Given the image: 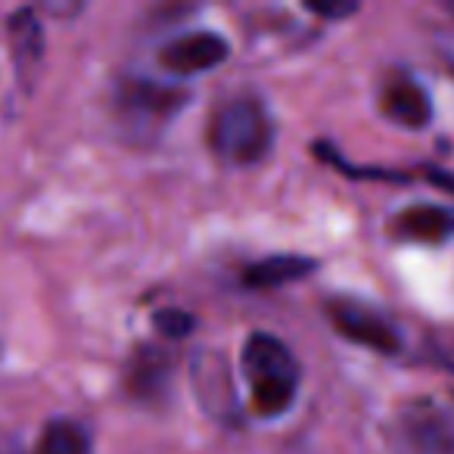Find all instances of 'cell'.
<instances>
[{"label": "cell", "mask_w": 454, "mask_h": 454, "mask_svg": "<svg viewBox=\"0 0 454 454\" xmlns=\"http://www.w3.org/2000/svg\"><path fill=\"white\" fill-rule=\"evenodd\" d=\"M240 371L249 386L253 411L259 417L271 420L293 408L302 371L286 342H280L271 333H253L243 342Z\"/></svg>", "instance_id": "cell-1"}, {"label": "cell", "mask_w": 454, "mask_h": 454, "mask_svg": "<svg viewBox=\"0 0 454 454\" xmlns=\"http://www.w3.org/2000/svg\"><path fill=\"white\" fill-rule=\"evenodd\" d=\"M208 146L227 165H255L274 146V121L265 103L237 97L215 109L208 121Z\"/></svg>", "instance_id": "cell-2"}, {"label": "cell", "mask_w": 454, "mask_h": 454, "mask_svg": "<svg viewBox=\"0 0 454 454\" xmlns=\"http://www.w3.org/2000/svg\"><path fill=\"white\" fill-rule=\"evenodd\" d=\"M395 445L402 454H454V423L439 404L411 402L395 420Z\"/></svg>", "instance_id": "cell-3"}, {"label": "cell", "mask_w": 454, "mask_h": 454, "mask_svg": "<svg viewBox=\"0 0 454 454\" xmlns=\"http://www.w3.org/2000/svg\"><path fill=\"white\" fill-rule=\"evenodd\" d=\"M327 317L336 333H342L348 342L367 346L371 352L395 355L398 348H402L398 330L392 327L380 311L367 309V305H361V302H352V299H330Z\"/></svg>", "instance_id": "cell-4"}, {"label": "cell", "mask_w": 454, "mask_h": 454, "mask_svg": "<svg viewBox=\"0 0 454 454\" xmlns=\"http://www.w3.org/2000/svg\"><path fill=\"white\" fill-rule=\"evenodd\" d=\"M231 57V44L215 32H190L159 51V66L171 75H200L218 69Z\"/></svg>", "instance_id": "cell-5"}, {"label": "cell", "mask_w": 454, "mask_h": 454, "mask_svg": "<svg viewBox=\"0 0 454 454\" xmlns=\"http://www.w3.org/2000/svg\"><path fill=\"white\" fill-rule=\"evenodd\" d=\"M190 377H193V389L200 395V404L215 417H231L237 411V395L231 386V371L227 361L218 352H200L190 364Z\"/></svg>", "instance_id": "cell-6"}, {"label": "cell", "mask_w": 454, "mask_h": 454, "mask_svg": "<svg viewBox=\"0 0 454 454\" xmlns=\"http://www.w3.org/2000/svg\"><path fill=\"white\" fill-rule=\"evenodd\" d=\"M119 103L134 119L165 121L181 106H187V94L177 88H168V84L150 82V78H131V82L121 84Z\"/></svg>", "instance_id": "cell-7"}, {"label": "cell", "mask_w": 454, "mask_h": 454, "mask_svg": "<svg viewBox=\"0 0 454 454\" xmlns=\"http://www.w3.org/2000/svg\"><path fill=\"white\" fill-rule=\"evenodd\" d=\"M380 109L389 121L402 128H427V121L433 119V106L429 97L420 84L411 75H395L386 82L383 94H380Z\"/></svg>", "instance_id": "cell-8"}, {"label": "cell", "mask_w": 454, "mask_h": 454, "mask_svg": "<svg viewBox=\"0 0 454 454\" xmlns=\"http://www.w3.org/2000/svg\"><path fill=\"white\" fill-rule=\"evenodd\" d=\"M7 38H10V59L16 66L20 82L26 88L32 84L35 72H38L41 59H44V28H41L35 10H16L7 22Z\"/></svg>", "instance_id": "cell-9"}, {"label": "cell", "mask_w": 454, "mask_h": 454, "mask_svg": "<svg viewBox=\"0 0 454 454\" xmlns=\"http://www.w3.org/2000/svg\"><path fill=\"white\" fill-rule=\"evenodd\" d=\"M392 231L402 240L445 243L448 237H454V212L445 206H411L402 215H395Z\"/></svg>", "instance_id": "cell-10"}, {"label": "cell", "mask_w": 454, "mask_h": 454, "mask_svg": "<svg viewBox=\"0 0 454 454\" xmlns=\"http://www.w3.org/2000/svg\"><path fill=\"white\" fill-rule=\"evenodd\" d=\"M315 268H317V262L305 259V255H271V259H262V262H255V265H249L243 280H247V286L271 290V286L296 284V280L309 278Z\"/></svg>", "instance_id": "cell-11"}, {"label": "cell", "mask_w": 454, "mask_h": 454, "mask_svg": "<svg viewBox=\"0 0 454 454\" xmlns=\"http://www.w3.org/2000/svg\"><path fill=\"white\" fill-rule=\"evenodd\" d=\"M35 454H90V433L78 420H51Z\"/></svg>", "instance_id": "cell-12"}, {"label": "cell", "mask_w": 454, "mask_h": 454, "mask_svg": "<svg viewBox=\"0 0 454 454\" xmlns=\"http://www.w3.org/2000/svg\"><path fill=\"white\" fill-rule=\"evenodd\" d=\"M168 380V367H165L162 355H140L137 361H134L131 367V389L134 392H156L159 383H165Z\"/></svg>", "instance_id": "cell-13"}, {"label": "cell", "mask_w": 454, "mask_h": 454, "mask_svg": "<svg viewBox=\"0 0 454 454\" xmlns=\"http://www.w3.org/2000/svg\"><path fill=\"white\" fill-rule=\"evenodd\" d=\"M153 324H156V330L165 336V340H181V336H187L190 330H193L196 321L181 309H162V311H156Z\"/></svg>", "instance_id": "cell-14"}, {"label": "cell", "mask_w": 454, "mask_h": 454, "mask_svg": "<svg viewBox=\"0 0 454 454\" xmlns=\"http://www.w3.org/2000/svg\"><path fill=\"white\" fill-rule=\"evenodd\" d=\"M305 10H311L321 20H346L358 13V4L355 0H305Z\"/></svg>", "instance_id": "cell-15"}, {"label": "cell", "mask_w": 454, "mask_h": 454, "mask_svg": "<svg viewBox=\"0 0 454 454\" xmlns=\"http://www.w3.org/2000/svg\"><path fill=\"white\" fill-rule=\"evenodd\" d=\"M427 175H429V181H435L442 190H448V193H454V175H448V171H439V168H429Z\"/></svg>", "instance_id": "cell-16"}, {"label": "cell", "mask_w": 454, "mask_h": 454, "mask_svg": "<svg viewBox=\"0 0 454 454\" xmlns=\"http://www.w3.org/2000/svg\"><path fill=\"white\" fill-rule=\"evenodd\" d=\"M445 7H448V13H451V16H454V0H448Z\"/></svg>", "instance_id": "cell-17"}]
</instances>
